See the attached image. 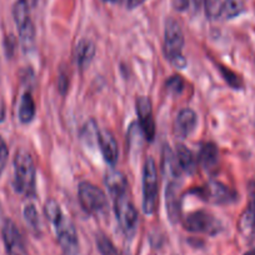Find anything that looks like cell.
Listing matches in <instances>:
<instances>
[{
  "mask_svg": "<svg viewBox=\"0 0 255 255\" xmlns=\"http://www.w3.org/2000/svg\"><path fill=\"white\" fill-rule=\"evenodd\" d=\"M36 168L31 154L19 149L14 158V188L19 194L31 197L35 191Z\"/></svg>",
  "mask_w": 255,
  "mask_h": 255,
  "instance_id": "cell-1",
  "label": "cell"
},
{
  "mask_svg": "<svg viewBox=\"0 0 255 255\" xmlns=\"http://www.w3.org/2000/svg\"><path fill=\"white\" fill-rule=\"evenodd\" d=\"M184 33L180 24L173 18H169L164 29V49L166 58L171 61L174 67L183 69L185 67V59L183 56Z\"/></svg>",
  "mask_w": 255,
  "mask_h": 255,
  "instance_id": "cell-2",
  "label": "cell"
},
{
  "mask_svg": "<svg viewBox=\"0 0 255 255\" xmlns=\"http://www.w3.org/2000/svg\"><path fill=\"white\" fill-rule=\"evenodd\" d=\"M78 198L83 210L88 214L100 215L107 212L108 198L100 188L89 181H82L78 188Z\"/></svg>",
  "mask_w": 255,
  "mask_h": 255,
  "instance_id": "cell-3",
  "label": "cell"
},
{
  "mask_svg": "<svg viewBox=\"0 0 255 255\" xmlns=\"http://www.w3.org/2000/svg\"><path fill=\"white\" fill-rule=\"evenodd\" d=\"M29 8L30 6L25 0H18L13 8L14 21L18 26L19 39H20V44L25 53L30 51L35 43V28L30 19Z\"/></svg>",
  "mask_w": 255,
  "mask_h": 255,
  "instance_id": "cell-4",
  "label": "cell"
},
{
  "mask_svg": "<svg viewBox=\"0 0 255 255\" xmlns=\"http://www.w3.org/2000/svg\"><path fill=\"white\" fill-rule=\"evenodd\" d=\"M158 200V171L153 158H148L143 168V210L146 215L155 212Z\"/></svg>",
  "mask_w": 255,
  "mask_h": 255,
  "instance_id": "cell-5",
  "label": "cell"
},
{
  "mask_svg": "<svg viewBox=\"0 0 255 255\" xmlns=\"http://www.w3.org/2000/svg\"><path fill=\"white\" fill-rule=\"evenodd\" d=\"M51 224L56 233V239L65 255H77L79 249V239L74 224L69 218L61 214Z\"/></svg>",
  "mask_w": 255,
  "mask_h": 255,
  "instance_id": "cell-6",
  "label": "cell"
},
{
  "mask_svg": "<svg viewBox=\"0 0 255 255\" xmlns=\"http://www.w3.org/2000/svg\"><path fill=\"white\" fill-rule=\"evenodd\" d=\"M113 202H114L117 220L122 230L127 235L134 234L136 227H138V212H136L135 205L133 204L129 195L124 194L114 199Z\"/></svg>",
  "mask_w": 255,
  "mask_h": 255,
  "instance_id": "cell-7",
  "label": "cell"
},
{
  "mask_svg": "<svg viewBox=\"0 0 255 255\" xmlns=\"http://www.w3.org/2000/svg\"><path fill=\"white\" fill-rule=\"evenodd\" d=\"M202 199L212 203V204L218 205H227L232 204L237 200L238 195L233 189L229 186L224 185L220 181H208L204 186L197 189L195 191Z\"/></svg>",
  "mask_w": 255,
  "mask_h": 255,
  "instance_id": "cell-8",
  "label": "cell"
},
{
  "mask_svg": "<svg viewBox=\"0 0 255 255\" xmlns=\"http://www.w3.org/2000/svg\"><path fill=\"white\" fill-rule=\"evenodd\" d=\"M184 228L191 233H202V234L214 235L220 232L222 224L210 213L199 210L189 214L184 220Z\"/></svg>",
  "mask_w": 255,
  "mask_h": 255,
  "instance_id": "cell-9",
  "label": "cell"
},
{
  "mask_svg": "<svg viewBox=\"0 0 255 255\" xmlns=\"http://www.w3.org/2000/svg\"><path fill=\"white\" fill-rule=\"evenodd\" d=\"M136 114L144 136L146 140L151 141L155 138V122L153 117V105L149 98L139 97L136 99Z\"/></svg>",
  "mask_w": 255,
  "mask_h": 255,
  "instance_id": "cell-10",
  "label": "cell"
},
{
  "mask_svg": "<svg viewBox=\"0 0 255 255\" xmlns=\"http://www.w3.org/2000/svg\"><path fill=\"white\" fill-rule=\"evenodd\" d=\"M4 244L8 255H26L25 244L20 232L11 220H5L1 229Z\"/></svg>",
  "mask_w": 255,
  "mask_h": 255,
  "instance_id": "cell-11",
  "label": "cell"
},
{
  "mask_svg": "<svg viewBox=\"0 0 255 255\" xmlns=\"http://www.w3.org/2000/svg\"><path fill=\"white\" fill-rule=\"evenodd\" d=\"M98 145H99L104 160L109 165L114 166L118 163V159H119V146H118V141L115 139L114 134L110 130H107V129L100 130L99 138H98Z\"/></svg>",
  "mask_w": 255,
  "mask_h": 255,
  "instance_id": "cell-12",
  "label": "cell"
},
{
  "mask_svg": "<svg viewBox=\"0 0 255 255\" xmlns=\"http://www.w3.org/2000/svg\"><path fill=\"white\" fill-rule=\"evenodd\" d=\"M198 124V115L190 108H184L178 113L174 123V130L179 138H186L195 130Z\"/></svg>",
  "mask_w": 255,
  "mask_h": 255,
  "instance_id": "cell-13",
  "label": "cell"
},
{
  "mask_svg": "<svg viewBox=\"0 0 255 255\" xmlns=\"http://www.w3.org/2000/svg\"><path fill=\"white\" fill-rule=\"evenodd\" d=\"M166 213L169 219L176 223L180 218V184L178 180H169L165 191Z\"/></svg>",
  "mask_w": 255,
  "mask_h": 255,
  "instance_id": "cell-14",
  "label": "cell"
},
{
  "mask_svg": "<svg viewBox=\"0 0 255 255\" xmlns=\"http://www.w3.org/2000/svg\"><path fill=\"white\" fill-rule=\"evenodd\" d=\"M104 181L105 186L108 188V191H109V194L113 198V200L122 197V195L128 194V180L122 171L110 169L105 174Z\"/></svg>",
  "mask_w": 255,
  "mask_h": 255,
  "instance_id": "cell-15",
  "label": "cell"
},
{
  "mask_svg": "<svg viewBox=\"0 0 255 255\" xmlns=\"http://www.w3.org/2000/svg\"><path fill=\"white\" fill-rule=\"evenodd\" d=\"M250 200L247 210L242 215L239 228L245 235L255 238V183L250 184L249 188Z\"/></svg>",
  "mask_w": 255,
  "mask_h": 255,
  "instance_id": "cell-16",
  "label": "cell"
},
{
  "mask_svg": "<svg viewBox=\"0 0 255 255\" xmlns=\"http://www.w3.org/2000/svg\"><path fill=\"white\" fill-rule=\"evenodd\" d=\"M95 53H97V48L90 39L79 40L74 50V59L78 67L82 70L87 69L94 59Z\"/></svg>",
  "mask_w": 255,
  "mask_h": 255,
  "instance_id": "cell-17",
  "label": "cell"
},
{
  "mask_svg": "<svg viewBox=\"0 0 255 255\" xmlns=\"http://www.w3.org/2000/svg\"><path fill=\"white\" fill-rule=\"evenodd\" d=\"M163 173L169 180H179L181 169L176 160L175 153L169 146H165L163 151Z\"/></svg>",
  "mask_w": 255,
  "mask_h": 255,
  "instance_id": "cell-18",
  "label": "cell"
},
{
  "mask_svg": "<svg viewBox=\"0 0 255 255\" xmlns=\"http://www.w3.org/2000/svg\"><path fill=\"white\" fill-rule=\"evenodd\" d=\"M175 156L181 171H184L188 175L195 173V170H197V159H195L194 154L191 153L190 149H188L183 144H179L176 146Z\"/></svg>",
  "mask_w": 255,
  "mask_h": 255,
  "instance_id": "cell-19",
  "label": "cell"
},
{
  "mask_svg": "<svg viewBox=\"0 0 255 255\" xmlns=\"http://www.w3.org/2000/svg\"><path fill=\"white\" fill-rule=\"evenodd\" d=\"M199 163L207 171H212L218 165L219 151L214 143L203 144L199 151Z\"/></svg>",
  "mask_w": 255,
  "mask_h": 255,
  "instance_id": "cell-20",
  "label": "cell"
},
{
  "mask_svg": "<svg viewBox=\"0 0 255 255\" xmlns=\"http://www.w3.org/2000/svg\"><path fill=\"white\" fill-rule=\"evenodd\" d=\"M19 120L24 124H28L35 117V103H34L33 97L29 92L24 93L19 104Z\"/></svg>",
  "mask_w": 255,
  "mask_h": 255,
  "instance_id": "cell-21",
  "label": "cell"
},
{
  "mask_svg": "<svg viewBox=\"0 0 255 255\" xmlns=\"http://www.w3.org/2000/svg\"><path fill=\"white\" fill-rule=\"evenodd\" d=\"M99 129H98V125L95 123V120H89L84 124L82 129V134H80V138H82L83 143L88 146V148H93V146L98 145V138H99Z\"/></svg>",
  "mask_w": 255,
  "mask_h": 255,
  "instance_id": "cell-22",
  "label": "cell"
},
{
  "mask_svg": "<svg viewBox=\"0 0 255 255\" xmlns=\"http://www.w3.org/2000/svg\"><path fill=\"white\" fill-rule=\"evenodd\" d=\"M245 9V0H224L222 6V14L224 19H233L240 15Z\"/></svg>",
  "mask_w": 255,
  "mask_h": 255,
  "instance_id": "cell-23",
  "label": "cell"
},
{
  "mask_svg": "<svg viewBox=\"0 0 255 255\" xmlns=\"http://www.w3.org/2000/svg\"><path fill=\"white\" fill-rule=\"evenodd\" d=\"M24 219H25L26 224L29 225L31 230L34 232H39L40 230V218H39V213L36 210L34 204H26L23 210Z\"/></svg>",
  "mask_w": 255,
  "mask_h": 255,
  "instance_id": "cell-24",
  "label": "cell"
},
{
  "mask_svg": "<svg viewBox=\"0 0 255 255\" xmlns=\"http://www.w3.org/2000/svg\"><path fill=\"white\" fill-rule=\"evenodd\" d=\"M97 245L102 255H118L117 250H115L114 245L112 244L109 239L105 235L99 234L97 237Z\"/></svg>",
  "mask_w": 255,
  "mask_h": 255,
  "instance_id": "cell-25",
  "label": "cell"
},
{
  "mask_svg": "<svg viewBox=\"0 0 255 255\" xmlns=\"http://www.w3.org/2000/svg\"><path fill=\"white\" fill-rule=\"evenodd\" d=\"M166 92L169 94L179 95L184 90V80L179 75H174V77L169 78L168 82L165 84Z\"/></svg>",
  "mask_w": 255,
  "mask_h": 255,
  "instance_id": "cell-26",
  "label": "cell"
},
{
  "mask_svg": "<svg viewBox=\"0 0 255 255\" xmlns=\"http://www.w3.org/2000/svg\"><path fill=\"white\" fill-rule=\"evenodd\" d=\"M205 4V10H207V15L210 19H215L220 16L222 14V6L223 1L222 0H204Z\"/></svg>",
  "mask_w": 255,
  "mask_h": 255,
  "instance_id": "cell-27",
  "label": "cell"
},
{
  "mask_svg": "<svg viewBox=\"0 0 255 255\" xmlns=\"http://www.w3.org/2000/svg\"><path fill=\"white\" fill-rule=\"evenodd\" d=\"M219 69L222 75L224 77L225 82H227L230 87L234 88V89H240V88H242V80H240V78L238 77L235 73H233L232 70L228 69V68L225 67H220Z\"/></svg>",
  "mask_w": 255,
  "mask_h": 255,
  "instance_id": "cell-28",
  "label": "cell"
},
{
  "mask_svg": "<svg viewBox=\"0 0 255 255\" xmlns=\"http://www.w3.org/2000/svg\"><path fill=\"white\" fill-rule=\"evenodd\" d=\"M9 158V149L6 143L4 141V139L0 136V174L3 173V170L5 169L6 163H8Z\"/></svg>",
  "mask_w": 255,
  "mask_h": 255,
  "instance_id": "cell-29",
  "label": "cell"
},
{
  "mask_svg": "<svg viewBox=\"0 0 255 255\" xmlns=\"http://www.w3.org/2000/svg\"><path fill=\"white\" fill-rule=\"evenodd\" d=\"M59 82H58V87H59V89L61 90V93H65L67 92V89H68V85H69V80H68V78L65 77V75H63V74H60L59 75Z\"/></svg>",
  "mask_w": 255,
  "mask_h": 255,
  "instance_id": "cell-30",
  "label": "cell"
},
{
  "mask_svg": "<svg viewBox=\"0 0 255 255\" xmlns=\"http://www.w3.org/2000/svg\"><path fill=\"white\" fill-rule=\"evenodd\" d=\"M204 4V0H188V9L193 11H199Z\"/></svg>",
  "mask_w": 255,
  "mask_h": 255,
  "instance_id": "cell-31",
  "label": "cell"
},
{
  "mask_svg": "<svg viewBox=\"0 0 255 255\" xmlns=\"http://www.w3.org/2000/svg\"><path fill=\"white\" fill-rule=\"evenodd\" d=\"M173 6L178 11H184L188 9V0H171Z\"/></svg>",
  "mask_w": 255,
  "mask_h": 255,
  "instance_id": "cell-32",
  "label": "cell"
},
{
  "mask_svg": "<svg viewBox=\"0 0 255 255\" xmlns=\"http://www.w3.org/2000/svg\"><path fill=\"white\" fill-rule=\"evenodd\" d=\"M146 0H127V6L129 9L138 8L139 5H141L143 3H145Z\"/></svg>",
  "mask_w": 255,
  "mask_h": 255,
  "instance_id": "cell-33",
  "label": "cell"
},
{
  "mask_svg": "<svg viewBox=\"0 0 255 255\" xmlns=\"http://www.w3.org/2000/svg\"><path fill=\"white\" fill-rule=\"evenodd\" d=\"M5 118V108L3 104H0V122H3Z\"/></svg>",
  "mask_w": 255,
  "mask_h": 255,
  "instance_id": "cell-34",
  "label": "cell"
},
{
  "mask_svg": "<svg viewBox=\"0 0 255 255\" xmlns=\"http://www.w3.org/2000/svg\"><path fill=\"white\" fill-rule=\"evenodd\" d=\"M25 1L29 4V6H35L38 3V0H25Z\"/></svg>",
  "mask_w": 255,
  "mask_h": 255,
  "instance_id": "cell-35",
  "label": "cell"
},
{
  "mask_svg": "<svg viewBox=\"0 0 255 255\" xmlns=\"http://www.w3.org/2000/svg\"><path fill=\"white\" fill-rule=\"evenodd\" d=\"M244 255H255V249H253V250H249V252H248V253H245Z\"/></svg>",
  "mask_w": 255,
  "mask_h": 255,
  "instance_id": "cell-36",
  "label": "cell"
},
{
  "mask_svg": "<svg viewBox=\"0 0 255 255\" xmlns=\"http://www.w3.org/2000/svg\"><path fill=\"white\" fill-rule=\"evenodd\" d=\"M103 1H107V3H115L117 0H103Z\"/></svg>",
  "mask_w": 255,
  "mask_h": 255,
  "instance_id": "cell-37",
  "label": "cell"
}]
</instances>
